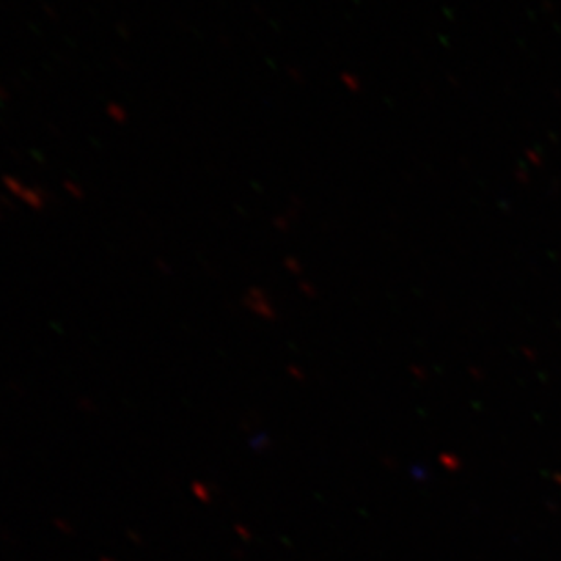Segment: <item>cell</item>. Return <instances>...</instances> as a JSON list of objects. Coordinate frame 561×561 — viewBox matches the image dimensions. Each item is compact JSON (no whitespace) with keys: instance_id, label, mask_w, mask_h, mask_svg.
<instances>
[{"instance_id":"1","label":"cell","mask_w":561,"mask_h":561,"mask_svg":"<svg viewBox=\"0 0 561 561\" xmlns=\"http://www.w3.org/2000/svg\"><path fill=\"white\" fill-rule=\"evenodd\" d=\"M79 407H81L82 411L87 412V414H92V412L95 411V403H93V400H87V398L79 400Z\"/></svg>"}]
</instances>
